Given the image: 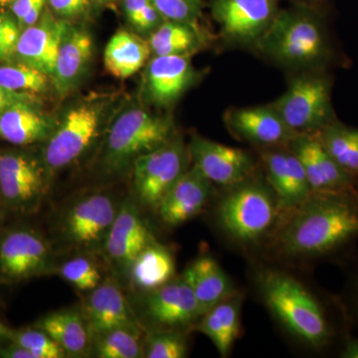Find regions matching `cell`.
<instances>
[{"mask_svg":"<svg viewBox=\"0 0 358 358\" xmlns=\"http://www.w3.org/2000/svg\"><path fill=\"white\" fill-rule=\"evenodd\" d=\"M164 20L185 23L201 30L200 20L203 15L202 0H150Z\"/></svg>","mask_w":358,"mask_h":358,"instance_id":"cell-34","label":"cell"},{"mask_svg":"<svg viewBox=\"0 0 358 358\" xmlns=\"http://www.w3.org/2000/svg\"><path fill=\"white\" fill-rule=\"evenodd\" d=\"M187 150L192 166L199 169L212 183L225 186L241 185L253 173V160L242 148L194 136Z\"/></svg>","mask_w":358,"mask_h":358,"instance_id":"cell-14","label":"cell"},{"mask_svg":"<svg viewBox=\"0 0 358 358\" xmlns=\"http://www.w3.org/2000/svg\"><path fill=\"white\" fill-rule=\"evenodd\" d=\"M34 105L17 103L2 112L0 138L15 145H29L48 140L57 124Z\"/></svg>","mask_w":358,"mask_h":358,"instance_id":"cell-24","label":"cell"},{"mask_svg":"<svg viewBox=\"0 0 358 358\" xmlns=\"http://www.w3.org/2000/svg\"><path fill=\"white\" fill-rule=\"evenodd\" d=\"M51 84L48 74L20 60L0 67V86L10 91L37 96L48 92Z\"/></svg>","mask_w":358,"mask_h":358,"instance_id":"cell-33","label":"cell"},{"mask_svg":"<svg viewBox=\"0 0 358 358\" xmlns=\"http://www.w3.org/2000/svg\"><path fill=\"white\" fill-rule=\"evenodd\" d=\"M37 102V96L29 94L17 93L10 90L0 86V114L17 103H35Z\"/></svg>","mask_w":358,"mask_h":358,"instance_id":"cell-42","label":"cell"},{"mask_svg":"<svg viewBox=\"0 0 358 358\" xmlns=\"http://www.w3.org/2000/svg\"><path fill=\"white\" fill-rule=\"evenodd\" d=\"M294 6L305 7L319 13L320 7L324 3V0H289Z\"/></svg>","mask_w":358,"mask_h":358,"instance_id":"cell-44","label":"cell"},{"mask_svg":"<svg viewBox=\"0 0 358 358\" xmlns=\"http://www.w3.org/2000/svg\"><path fill=\"white\" fill-rule=\"evenodd\" d=\"M92 0H47L48 8L62 20L78 17L88 10Z\"/></svg>","mask_w":358,"mask_h":358,"instance_id":"cell-41","label":"cell"},{"mask_svg":"<svg viewBox=\"0 0 358 358\" xmlns=\"http://www.w3.org/2000/svg\"><path fill=\"white\" fill-rule=\"evenodd\" d=\"M331 85L320 71H308L292 80L271 105L294 133L317 134L334 121Z\"/></svg>","mask_w":358,"mask_h":358,"instance_id":"cell-6","label":"cell"},{"mask_svg":"<svg viewBox=\"0 0 358 358\" xmlns=\"http://www.w3.org/2000/svg\"><path fill=\"white\" fill-rule=\"evenodd\" d=\"M241 185L219 204V222L238 241H256L274 222L277 205L263 186Z\"/></svg>","mask_w":358,"mask_h":358,"instance_id":"cell-8","label":"cell"},{"mask_svg":"<svg viewBox=\"0 0 358 358\" xmlns=\"http://www.w3.org/2000/svg\"><path fill=\"white\" fill-rule=\"evenodd\" d=\"M209 8L225 43L251 48L280 11L277 0H209Z\"/></svg>","mask_w":358,"mask_h":358,"instance_id":"cell-9","label":"cell"},{"mask_svg":"<svg viewBox=\"0 0 358 358\" xmlns=\"http://www.w3.org/2000/svg\"><path fill=\"white\" fill-rule=\"evenodd\" d=\"M224 121L238 138L261 147L289 145L296 136L272 105L233 108L226 112Z\"/></svg>","mask_w":358,"mask_h":358,"instance_id":"cell-18","label":"cell"},{"mask_svg":"<svg viewBox=\"0 0 358 358\" xmlns=\"http://www.w3.org/2000/svg\"><path fill=\"white\" fill-rule=\"evenodd\" d=\"M115 0H92L93 3L98 4V6H107V4L112 3Z\"/></svg>","mask_w":358,"mask_h":358,"instance_id":"cell-48","label":"cell"},{"mask_svg":"<svg viewBox=\"0 0 358 358\" xmlns=\"http://www.w3.org/2000/svg\"><path fill=\"white\" fill-rule=\"evenodd\" d=\"M255 49L277 64L303 72L320 71L331 57L319 13L294 6L278 13Z\"/></svg>","mask_w":358,"mask_h":358,"instance_id":"cell-1","label":"cell"},{"mask_svg":"<svg viewBox=\"0 0 358 358\" xmlns=\"http://www.w3.org/2000/svg\"><path fill=\"white\" fill-rule=\"evenodd\" d=\"M82 313L91 338L115 329L141 331L140 322L122 289L110 280L90 292Z\"/></svg>","mask_w":358,"mask_h":358,"instance_id":"cell-21","label":"cell"},{"mask_svg":"<svg viewBox=\"0 0 358 358\" xmlns=\"http://www.w3.org/2000/svg\"><path fill=\"white\" fill-rule=\"evenodd\" d=\"M0 357L3 358H34L29 350L22 348V346L16 345V343H9L7 345L0 348Z\"/></svg>","mask_w":358,"mask_h":358,"instance_id":"cell-43","label":"cell"},{"mask_svg":"<svg viewBox=\"0 0 358 358\" xmlns=\"http://www.w3.org/2000/svg\"><path fill=\"white\" fill-rule=\"evenodd\" d=\"M53 253L36 231L16 228L0 237V275L7 282H20L46 274Z\"/></svg>","mask_w":358,"mask_h":358,"instance_id":"cell-12","label":"cell"},{"mask_svg":"<svg viewBox=\"0 0 358 358\" xmlns=\"http://www.w3.org/2000/svg\"><path fill=\"white\" fill-rule=\"evenodd\" d=\"M317 134L327 154L346 173L358 174V129L334 120Z\"/></svg>","mask_w":358,"mask_h":358,"instance_id":"cell-31","label":"cell"},{"mask_svg":"<svg viewBox=\"0 0 358 358\" xmlns=\"http://www.w3.org/2000/svg\"><path fill=\"white\" fill-rule=\"evenodd\" d=\"M141 331L115 329L92 338L91 353L98 358H138L143 357Z\"/></svg>","mask_w":358,"mask_h":358,"instance_id":"cell-32","label":"cell"},{"mask_svg":"<svg viewBox=\"0 0 358 358\" xmlns=\"http://www.w3.org/2000/svg\"><path fill=\"white\" fill-rule=\"evenodd\" d=\"M187 148L179 138H171L133 164L134 187L141 204L157 209L188 169Z\"/></svg>","mask_w":358,"mask_h":358,"instance_id":"cell-7","label":"cell"},{"mask_svg":"<svg viewBox=\"0 0 358 358\" xmlns=\"http://www.w3.org/2000/svg\"><path fill=\"white\" fill-rule=\"evenodd\" d=\"M93 57V40L91 35L82 28L69 22L60 48H59L55 69L52 74V84L60 96L69 95L88 70Z\"/></svg>","mask_w":358,"mask_h":358,"instance_id":"cell-23","label":"cell"},{"mask_svg":"<svg viewBox=\"0 0 358 358\" xmlns=\"http://www.w3.org/2000/svg\"><path fill=\"white\" fill-rule=\"evenodd\" d=\"M289 145L300 159L313 193L336 195L350 187V174L327 154L317 134H296Z\"/></svg>","mask_w":358,"mask_h":358,"instance_id":"cell-17","label":"cell"},{"mask_svg":"<svg viewBox=\"0 0 358 358\" xmlns=\"http://www.w3.org/2000/svg\"><path fill=\"white\" fill-rule=\"evenodd\" d=\"M61 277L82 292H91L102 282V275L96 264L79 256L71 259L59 268Z\"/></svg>","mask_w":358,"mask_h":358,"instance_id":"cell-35","label":"cell"},{"mask_svg":"<svg viewBox=\"0 0 358 358\" xmlns=\"http://www.w3.org/2000/svg\"><path fill=\"white\" fill-rule=\"evenodd\" d=\"M122 8L129 24L138 32L150 34L164 21L150 0H122Z\"/></svg>","mask_w":358,"mask_h":358,"instance_id":"cell-38","label":"cell"},{"mask_svg":"<svg viewBox=\"0 0 358 358\" xmlns=\"http://www.w3.org/2000/svg\"><path fill=\"white\" fill-rule=\"evenodd\" d=\"M42 159L20 152L0 155V195L14 211L31 213L43 199L47 187Z\"/></svg>","mask_w":358,"mask_h":358,"instance_id":"cell-10","label":"cell"},{"mask_svg":"<svg viewBox=\"0 0 358 358\" xmlns=\"http://www.w3.org/2000/svg\"><path fill=\"white\" fill-rule=\"evenodd\" d=\"M197 329L210 339L221 357H228L240 334V303L238 298L231 296L207 310L200 317Z\"/></svg>","mask_w":358,"mask_h":358,"instance_id":"cell-29","label":"cell"},{"mask_svg":"<svg viewBox=\"0 0 358 358\" xmlns=\"http://www.w3.org/2000/svg\"><path fill=\"white\" fill-rule=\"evenodd\" d=\"M262 159L277 207L282 210H296L312 197L305 169L291 150H267L263 152Z\"/></svg>","mask_w":358,"mask_h":358,"instance_id":"cell-20","label":"cell"},{"mask_svg":"<svg viewBox=\"0 0 358 358\" xmlns=\"http://www.w3.org/2000/svg\"><path fill=\"white\" fill-rule=\"evenodd\" d=\"M186 353V339L178 331H155L143 348V357L148 358H183Z\"/></svg>","mask_w":358,"mask_h":358,"instance_id":"cell-37","label":"cell"},{"mask_svg":"<svg viewBox=\"0 0 358 358\" xmlns=\"http://www.w3.org/2000/svg\"><path fill=\"white\" fill-rule=\"evenodd\" d=\"M117 210L112 197L96 193L70 207L62 224L66 241L82 250L103 248Z\"/></svg>","mask_w":358,"mask_h":358,"instance_id":"cell-13","label":"cell"},{"mask_svg":"<svg viewBox=\"0 0 358 358\" xmlns=\"http://www.w3.org/2000/svg\"><path fill=\"white\" fill-rule=\"evenodd\" d=\"M152 56L192 55L205 42L203 31L176 21L164 20L148 39Z\"/></svg>","mask_w":358,"mask_h":358,"instance_id":"cell-30","label":"cell"},{"mask_svg":"<svg viewBox=\"0 0 358 358\" xmlns=\"http://www.w3.org/2000/svg\"><path fill=\"white\" fill-rule=\"evenodd\" d=\"M13 329L6 326L2 320H0V348L10 343Z\"/></svg>","mask_w":358,"mask_h":358,"instance_id":"cell-45","label":"cell"},{"mask_svg":"<svg viewBox=\"0 0 358 358\" xmlns=\"http://www.w3.org/2000/svg\"><path fill=\"white\" fill-rule=\"evenodd\" d=\"M68 24L69 21L56 18L55 14L46 7L37 23L21 30L15 57L51 77Z\"/></svg>","mask_w":358,"mask_h":358,"instance_id":"cell-19","label":"cell"},{"mask_svg":"<svg viewBox=\"0 0 358 358\" xmlns=\"http://www.w3.org/2000/svg\"><path fill=\"white\" fill-rule=\"evenodd\" d=\"M152 55L148 40L129 30L120 29L106 46L103 64L113 76L127 79L145 67Z\"/></svg>","mask_w":358,"mask_h":358,"instance_id":"cell-27","label":"cell"},{"mask_svg":"<svg viewBox=\"0 0 358 358\" xmlns=\"http://www.w3.org/2000/svg\"><path fill=\"white\" fill-rule=\"evenodd\" d=\"M212 182L192 166L167 193L157 210L164 223L178 226L199 215L210 199Z\"/></svg>","mask_w":358,"mask_h":358,"instance_id":"cell-22","label":"cell"},{"mask_svg":"<svg viewBox=\"0 0 358 358\" xmlns=\"http://www.w3.org/2000/svg\"><path fill=\"white\" fill-rule=\"evenodd\" d=\"M296 211L281 236L289 255H320L358 233L357 209L336 195L310 197Z\"/></svg>","mask_w":358,"mask_h":358,"instance_id":"cell-2","label":"cell"},{"mask_svg":"<svg viewBox=\"0 0 358 358\" xmlns=\"http://www.w3.org/2000/svg\"><path fill=\"white\" fill-rule=\"evenodd\" d=\"M266 305L282 326L308 345L320 348L329 338V327L320 303L300 282L277 271L261 275Z\"/></svg>","mask_w":358,"mask_h":358,"instance_id":"cell-4","label":"cell"},{"mask_svg":"<svg viewBox=\"0 0 358 358\" xmlns=\"http://www.w3.org/2000/svg\"><path fill=\"white\" fill-rule=\"evenodd\" d=\"M341 357L345 358H358V339L348 341L346 343L345 350L341 353Z\"/></svg>","mask_w":358,"mask_h":358,"instance_id":"cell-46","label":"cell"},{"mask_svg":"<svg viewBox=\"0 0 358 358\" xmlns=\"http://www.w3.org/2000/svg\"><path fill=\"white\" fill-rule=\"evenodd\" d=\"M154 241L138 207L134 201L127 200L119 207L102 250L115 268L128 272L136 256Z\"/></svg>","mask_w":358,"mask_h":358,"instance_id":"cell-16","label":"cell"},{"mask_svg":"<svg viewBox=\"0 0 358 358\" xmlns=\"http://www.w3.org/2000/svg\"><path fill=\"white\" fill-rule=\"evenodd\" d=\"M21 29L13 13H0V63L15 57L16 44Z\"/></svg>","mask_w":358,"mask_h":358,"instance_id":"cell-39","label":"cell"},{"mask_svg":"<svg viewBox=\"0 0 358 358\" xmlns=\"http://www.w3.org/2000/svg\"><path fill=\"white\" fill-rule=\"evenodd\" d=\"M47 0H15L9 10L17 20L20 29L34 25L46 8Z\"/></svg>","mask_w":358,"mask_h":358,"instance_id":"cell-40","label":"cell"},{"mask_svg":"<svg viewBox=\"0 0 358 358\" xmlns=\"http://www.w3.org/2000/svg\"><path fill=\"white\" fill-rule=\"evenodd\" d=\"M15 0H0V13H6L7 9H10Z\"/></svg>","mask_w":358,"mask_h":358,"instance_id":"cell-47","label":"cell"},{"mask_svg":"<svg viewBox=\"0 0 358 358\" xmlns=\"http://www.w3.org/2000/svg\"><path fill=\"white\" fill-rule=\"evenodd\" d=\"M174 122L169 115L152 114L141 107L122 110L106 138L100 166L107 176H119L134 160L173 138Z\"/></svg>","mask_w":358,"mask_h":358,"instance_id":"cell-3","label":"cell"},{"mask_svg":"<svg viewBox=\"0 0 358 358\" xmlns=\"http://www.w3.org/2000/svg\"><path fill=\"white\" fill-rule=\"evenodd\" d=\"M176 264L169 250L152 242L136 256L128 270L131 285L140 291H152L173 280Z\"/></svg>","mask_w":358,"mask_h":358,"instance_id":"cell-28","label":"cell"},{"mask_svg":"<svg viewBox=\"0 0 358 358\" xmlns=\"http://www.w3.org/2000/svg\"><path fill=\"white\" fill-rule=\"evenodd\" d=\"M33 327L48 334L67 357H86L91 352V333L83 313L79 310H61L48 313Z\"/></svg>","mask_w":358,"mask_h":358,"instance_id":"cell-26","label":"cell"},{"mask_svg":"<svg viewBox=\"0 0 358 358\" xmlns=\"http://www.w3.org/2000/svg\"><path fill=\"white\" fill-rule=\"evenodd\" d=\"M143 308L145 317L162 331L185 329L203 315L192 289L181 277L147 292Z\"/></svg>","mask_w":358,"mask_h":358,"instance_id":"cell-15","label":"cell"},{"mask_svg":"<svg viewBox=\"0 0 358 358\" xmlns=\"http://www.w3.org/2000/svg\"><path fill=\"white\" fill-rule=\"evenodd\" d=\"M10 341L29 350L34 358L67 357L62 348L38 327L13 331Z\"/></svg>","mask_w":358,"mask_h":358,"instance_id":"cell-36","label":"cell"},{"mask_svg":"<svg viewBox=\"0 0 358 358\" xmlns=\"http://www.w3.org/2000/svg\"><path fill=\"white\" fill-rule=\"evenodd\" d=\"M108 106L106 100L93 99L66 113L45 141L41 159L48 174L71 166L89 150L100 133Z\"/></svg>","mask_w":358,"mask_h":358,"instance_id":"cell-5","label":"cell"},{"mask_svg":"<svg viewBox=\"0 0 358 358\" xmlns=\"http://www.w3.org/2000/svg\"><path fill=\"white\" fill-rule=\"evenodd\" d=\"M192 289L203 315L221 301L233 296L232 285L215 259L199 257L181 275Z\"/></svg>","mask_w":358,"mask_h":358,"instance_id":"cell-25","label":"cell"},{"mask_svg":"<svg viewBox=\"0 0 358 358\" xmlns=\"http://www.w3.org/2000/svg\"><path fill=\"white\" fill-rule=\"evenodd\" d=\"M190 58L192 55L152 56L141 81L145 103L159 109L176 105L199 80V72Z\"/></svg>","mask_w":358,"mask_h":358,"instance_id":"cell-11","label":"cell"}]
</instances>
